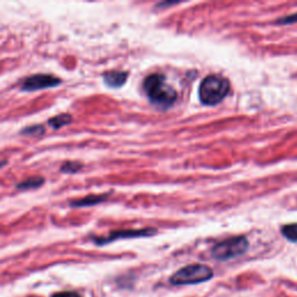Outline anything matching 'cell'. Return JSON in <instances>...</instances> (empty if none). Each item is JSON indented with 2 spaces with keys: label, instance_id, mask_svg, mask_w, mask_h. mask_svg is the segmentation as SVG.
Returning a JSON list of instances; mask_svg holds the SVG:
<instances>
[{
  "label": "cell",
  "instance_id": "cell-12",
  "mask_svg": "<svg viewBox=\"0 0 297 297\" xmlns=\"http://www.w3.org/2000/svg\"><path fill=\"white\" fill-rule=\"evenodd\" d=\"M46 128L42 125H33L29 127H25L24 129L20 131L22 136H28V137H41L46 134Z\"/></svg>",
  "mask_w": 297,
  "mask_h": 297
},
{
  "label": "cell",
  "instance_id": "cell-2",
  "mask_svg": "<svg viewBox=\"0 0 297 297\" xmlns=\"http://www.w3.org/2000/svg\"><path fill=\"white\" fill-rule=\"evenodd\" d=\"M229 91L230 83L227 78L219 74H210L202 81L199 88V95L203 105L215 106L224 100Z\"/></svg>",
  "mask_w": 297,
  "mask_h": 297
},
{
  "label": "cell",
  "instance_id": "cell-3",
  "mask_svg": "<svg viewBox=\"0 0 297 297\" xmlns=\"http://www.w3.org/2000/svg\"><path fill=\"white\" fill-rule=\"evenodd\" d=\"M214 278V270L209 266L203 264L187 265L176 270L170 278V283L173 286L199 285L211 280Z\"/></svg>",
  "mask_w": 297,
  "mask_h": 297
},
{
  "label": "cell",
  "instance_id": "cell-15",
  "mask_svg": "<svg viewBox=\"0 0 297 297\" xmlns=\"http://www.w3.org/2000/svg\"><path fill=\"white\" fill-rule=\"evenodd\" d=\"M295 22H297V14L282 17L278 21V24H295Z\"/></svg>",
  "mask_w": 297,
  "mask_h": 297
},
{
  "label": "cell",
  "instance_id": "cell-11",
  "mask_svg": "<svg viewBox=\"0 0 297 297\" xmlns=\"http://www.w3.org/2000/svg\"><path fill=\"white\" fill-rule=\"evenodd\" d=\"M84 168V165L81 162L77 161H69L62 164L60 171L65 174H76V173L81 172Z\"/></svg>",
  "mask_w": 297,
  "mask_h": 297
},
{
  "label": "cell",
  "instance_id": "cell-10",
  "mask_svg": "<svg viewBox=\"0 0 297 297\" xmlns=\"http://www.w3.org/2000/svg\"><path fill=\"white\" fill-rule=\"evenodd\" d=\"M46 183V179L42 178V176H30L28 179H25L21 183L16 184V188L20 190H32V189H37Z\"/></svg>",
  "mask_w": 297,
  "mask_h": 297
},
{
  "label": "cell",
  "instance_id": "cell-1",
  "mask_svg": "<svg viewBox=\"0 0 297 297\" xmlns=\"http://www.w3.org/2000/svg\"><path fill=\"white\" fill-rule=\"evenodd\" d=\"M143 88L146 95L154 105L167 108L175 103L178 99L176 91L166 83L165 76L153 73L144 79Z\"/></svg>",
  "mask_w": 297,
  "mask_h": 297
},
{
  "label": "cell",
  "instance_id": "cell-4",
  "mask_svg": "<svg viewBox=\"0 0 297 297\" xmlns=\"http://www.w3.org/2000/svg\"><path fill=\"white\" fill-rule=\"evenodd\" d=\"M247 249H249V241L245 237H232L214 245L211 249V255L216 260L228 261L243 255Z\"/></svg>",
  "mask_w": 297,
  "mask_h": 297
},
{
  "label": "cell",
  "instance_id": "cell-5",
  "mask_svg": "<svg viewBox=\"0 0 297 297\" xmlns=\"http://www.w3.org/2000/svg\"><path fill=\"white\" fill-rule=\"evenodd\" d=\"M157 231L152 228H145L138 230H117V231H112L107 236H93L92 242L96 246H105L107 244L114 243L120 239H131V238H142V237H150Z\"/></svg>",
  "mask_w": 297,
  "mask_h": 297
},
{
  "label": "cell",
  "instance_id": "cell-9",
  "mask_svg": "<svg viewBox=\"0 0 297 297\" xmlns=\"http://www.w3.org/2000/svg\"><path fill=\"white\" fill-rule=\"evenodd\" d=\"M73 122L72 115L69 113H62L56 115L54 117H50L48 120V126L52 128L54 130H60L61 128L65 126H69Z\"/></svg>",
  "mask_w": 297,
  "mask_h": 297
},
{
  "label": "cell",
  "instance_id": "cell-8",
  "mask_svg": "<svg viewBox=\"0 0 297 297\" xmlns=\"http://www.w3.org/2000/svg\"><path fill=\"white\" fill-rule=\"evenodd\" d=\"M108 195H88L86 197L77 199V200L70 201V207L72 208H87L92 206H96L99 203L107 200Z\"/></svg>",
  "mask_w": 297,
  "mask_h": 297
},
{
  "label": "cell",
  "instance_id": "cell-16",
  "mask_svg": "<svg viewBox=\"0 0 297 297\" xmlns=\"http://www.w3.org/2000/svg\"><path fill=\"white\" fill-rule=\"evenodd\" d=\"M7 164V161H2L0 162V168H3Z\"/></svg>",
  "mask_w": 297,
  "mask_h": 297
},
{
  "label": "cell",
  "instance_id": "cell-14",
  "mask_svg": "<svg viewBox=\"0 0 297 297\" xmlns=\"http://www.w3.org/2000/svg\"><path fill=\"white\" fill-rule=\"evenodd\" d=\"M50 297H84L81 292L74 291V290H65V291H58L54 292Z\"/></svg>",
  "mask_w": 297,
  "mask_h": 297
},
{
  "label": "cell",
  "instance_id": "cell-13",
  "mask_svg": "<svg viewBox=\"0 0 297 297\" xmlns=\"http://www.w3.org/2000/svg\"><path fill=\"white\" fill-rule=\"evenodd\" d=\"M283 237L291 243H297V223L287 224L281 228Z\"/></svg>",
  "mask_w": 297,
  "mask_h": 297
},
{
  "label": "cell",
  "instance_id": "cell-7",
  "mask_svg": "<svg viewBox=\"0 0 297 297\" xmlns=\"http://www.w3.org/2000/svg\"><path fill=\"white\" fill-rule=\"evenodd\" d=\"M128 79V72L126 71L113 70L104 73V82L107 86L112 88H118L126 84Z\"/></svg>",
  "mask_w": 297,
  "mask_h": 297
},
{
  "label": "cell",
  "instance_id": "cell-17",
  "mask_svg": "<svg viewBox=\"0 0 297 297\" xmlns=\"http://www.w3.org/2000/svg\"><path fill=\"white\" fill-rule=\"evenodd\" d=\"M26 297H41V296H37V295H29V296H26Z\"/></svg>",
  "mask_w": 297,
  "mask_h": 297
},
{
  "label": "cell",
  "instance_id": "cell-6",
  "mask_svg": "<svg viewBox=\"0 0 297 297\" xmlns=\"http://www.w3.org/2000/svg\"><path fill=\"white\" fill-rule=\"evenodd\" d=\"M62 84L61 78L49 73H37L29 76L21 83V91L24 92H36L47 90V88H54Z\"/></svg>",
  "mask_w": 297,
  "mask_h": 297
}]
</instances>
